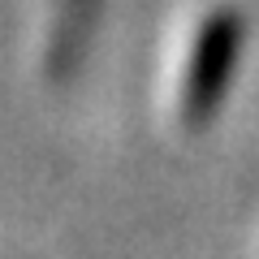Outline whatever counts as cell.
Segmentation results:
<instances>
[{
  "instance_id": "6da1fadb",
  "label": "cell",
  "mask_w": 259,
  "mask_h": 259,
  "mask_svg": "<svg viewBox=\"0 0 259 259\" xmlns=\"http://www.w3.org/2000/svg\"><path fill=\"white\" fill-rule=\"evenodd\" d=\"M233 48H238V18L233 13H216L203 26V35H199V48H194V61H190V78H186V117L194 125L212 112L216 95L225 87V74L233 65Z\"/></svg>"
}]
</instances>
